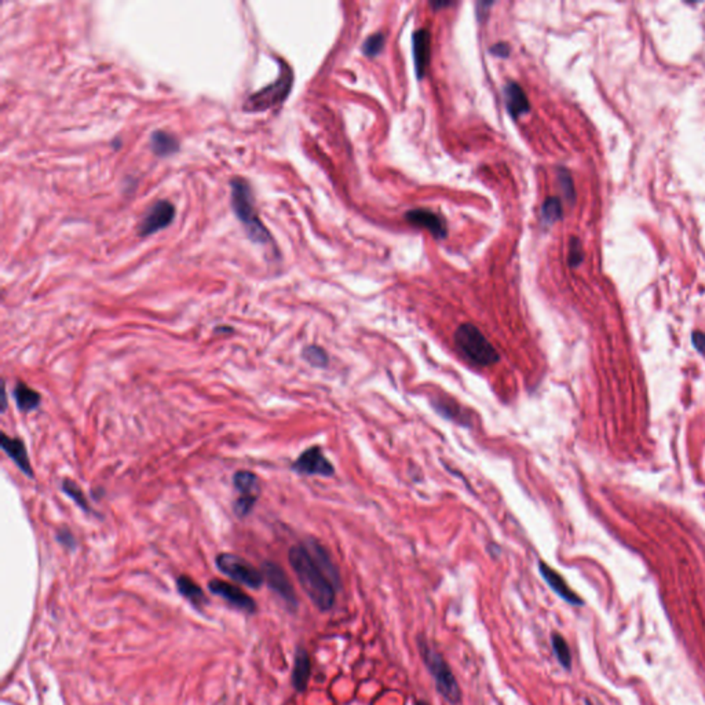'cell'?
I'll return each mask as SVG.
<instances>
[{"mask_svg":"<svg viewBox=\"0 0 705 705\" xmlns=\"http://www.w3.org/2000/svg\"><path fill=\"white\" fill-rule=\"evenodd\" d=\"M288 561L310 601L320 611H329L341 587V576L328 551L310 539L290 550Z\"/></svg>","mask_w":705,"mask_h":705,"instance_id":"obj_1","label":"cell"},{"mask_svg":"<svg viewBox=\"0 0 705 705\" xmlns=\"http://www.w3.org/2000/svg\"><path fill=\"white\" fill-rule=\"evenodd\" d=\"M232 186V207L236 217L240 220L241 225L245 229L248 237L258 244H266L271 240L269 230L266 229L262 220L259 218L255 206L254 197L250 185L241 179L234 178L230 182Z\"/></svg>","mask_w":705,"mask_h":705,"instance_id":"obj_2","label":"cell"},{"mask_svg":"<svg viewBox=\"0 0 705 705\" xmlns=\"http://www.w3.org/2000/svg\"><path fill=\"white\" fill-rule=\"evenodd\" d=\"M418 649L423 659L425 665L427 667L430 675L433 676L437 690L441 696L452 705L460 704L462 702V690L460 686L449 668L448 662L442 657L440 652L434 649L426 638H418Z\"/></svg>","mask_w":705,"mask_h":705,"instance_id":"obj_3","label":"cell"},{"mask_svg":"<svg viewBox=\"0 0 705 705\" xmlns=\"http://www.w3.org/2000/svg\"><path fill=\"white\" fill-rule=\"evenodd\" d=\"M455 343L459 352L477 366H490L499 362V352L484 334L473 324H462L455 332Z\"/></svg>","mask_w":705,"mask_h":705,"instance_id":"obj_4","label":"cell"},{"mask_svg":"<svg viewBox=\"0 0 705 705\" xmlns=\"http://www.w3.org/2000/svg\"><path fill=\"white\" fill-rule=\"evenodd\" d=\"M292 80H294L292 72H291L290 66L284 64L281 66V72H280L278 79L274 83H271L262 90L257 91L255 94L250 95L245 105H244V109L247 112H262V111L273 108L274 105L283 102L287 98V95L290 94Z\"/></svg>","mask_w":705,"mask_h":705,"instance_id":"obj_5","label":"cell"},{"mask_svg":"<svg viewBox=\"0 0 705 705\" xmlns=\"http://www.w3.org/2000/svg\"><path fill=\"white\" fill-rule=\"evenodd\" d=\"M215 562L220 572L240 584H244L250 588H261L264 584L262 572L238 555L222 553L217 557Z\"/></svg>","mask_w":705,"mask_h":705,"instance_id":"obj_6","label":"cell"},{"mask_svg":"<svg viewBox=\"0 0 705 705\" xmlns=\"http://www.w3.org/2000/svg\"><path fill=\"white\" fill-rule=\"evenodd\" d=\"M261 572L264 574V581L267 583V585L287 604L288 608L295 611L298 608V598L284 569L277 564L267 561L264 562Z\"/></svg>","mask_w":705,"mask_h":705,"instance_id":"obj_7","label":"cell"},{"mask_svg":"<svg viewBox=\"0 0 705 705\" xmlns=\"http://www.w3.org/2000/svg\"><path fill=\"white\" fill-rule=\"evenodd\" d=\"M292 469L305 476H321L332 477L335 474L334 464L327 459L320 446H311L306 449L292 464Z\"/></svg>","mask_w":705,"mask_h":705,"instance_id":"obj_8","label":"cell"},{"mask_svg":"<svg viewBox=\"0 0 705 705\" xmlns=\"http://www.w3.org/2000/svg\"><path fill=\"white\" fill-rule=\"evenodd\" d=\"M208 588L213 594L223 598L229 605L241 612H245L248 615L257 612V602L234 584L222 580H211L208 583Z\"/></svg>","mask_w":705,"mask_h":705,"instance_id":"obj_9","label":"cell"},{"mask_svg":"<svg viewBox=\"0 0 705 705\" xmlns=\"http://www.w3.org/2000/svg\"><path fill=\"white\" fill-rule=\"evenodd\" d=\"M174 217H176V207L173 206V203L167 200L157 201L139 223L138 233L139 236L143 237L150 236L159 232L160 229L167 227L173 222Z\"/></svg>","mask_w":705,"mask_h":705,"instance_id":"obj_10","label":"cell"},{"mask_svg":"<svg viewBox=\"0 0 705 705\" xmlns=\"http://www.w3.org/2000/svg\"><path fill=\"white\" fill-rule=\"evenodd\" d=\"M405 220H408L411 225L425 227L437 240H443L448 236L446 223L443 222L439 214H436L430 210H423V208L411 210L405 214Z\"/></svg>","mask_w":705,"mask_h":705,"instance_id":"obj_11","label":"cell"},{"mask_svg":"<svg viewBox=\"0 0 705 705\" xmlns=\"http://www.w3.org/2000/svg\"><path fill=\"white\" fill-rule=\"evenodd\" d=\"M539 571L541 573L543 578L546 580V583L550 585V588L558 597H561L564 601H567L573 606H581L584 604L583 599L573 590H571V587L567 584L564 577L560 573L555 572L553 568H550L546 562L539 564Z\"/></svg>","mask_w":705,"mask_h":705,"instance_id":"obj_12","label":"cell"},{"mask_svg":"<svg viewBox=\"0 0 705 705\" xmlns=\"http://www.w3.org/2000/svg\"><path fill=\"white\" fill-rule=\"evenodd\" d=\"M412 48H413V61H415V69L418 79H423L427 66L430 64V54H432V38L430 32L427 29H418L413 34L412 38Z\"/></svg>","mask_w":705,"mask_h":705,"instance_id":"obj_13","label":"cell"},{"mask_svg":"<svg viewBox=\"0 0 705 705\" xmlns=\"http://www.w3.org/2000/svg\"><path fill=\"white\" fill-rule=\"evenodd\" d=\"M0 446L27 477L34 478V470H32V466H31V462L28 457L27 448L22 441L18 440V439H10L7 434L1 433Z\"/></svg>","mask_w":705,"mask_h":705,"instance_id":"obj_14","label":"cell"},{"mask_svg":"<svg viewBox=\"0 0 705 705\" xmlns=\"http://www.w3.org/2000/svg\"><path fill=\"white\" fill-rule=\"evenodd\" d=\"M504 98H506V106L510 112V115L517 119L524 113H528L530 109L528 97L517 82H507L504 86Z\"/></svg>","mask_w":705,"mask_h":705,"instance_id":"obj_15","label":"cell"},{"mask_svg":"<svg viewBox=\"0 0 705 705\" xmlns=\"http://www.w3.org/2000/svg\"><path fill=\"white\" fill-rule=\"evenodd\" d=\"M311 664L308 652L304 648H298L295 653V662L292 669V685L297 692H305L308 688Z\"/></svg>","mask_w":705,"mask_h":705,"instance_id":"obj_16","label":"cell"},{"mask_svg":"<svg viewBox=\"0 0 705 705\" xmlns=\"http://www.w3.org/2000/svg\"><path fill=\"white\" fill-rule=\"evenodd\" d=\"M176 588L179 591V594L186 598L193 606L196 608H203L204 605L208 604V599L204 594V591L201 590L200 585H197L189 576H179L176 578Z\"/></svg>","mask_w":705,"mask_h":705,"instance_id":"obj_17","label":"cell"},{"mask_svg":"<svg viewBox=\"0 0 705 705\" xmlns=\"http://www.w3.org/2000/svg\"><path fill=\"white\" fill-rule=\"evenodd\" d=\"M13 396L15 399L17 408L22 413H29V412L35 411L41 405V401H42V396L36 390L31 389L24 382H18L15 385V387L13 390Z\"/></svg>","mask_w":705,"mask_h":705,"instance_id":"obj_18","label":"cell"},{"mask_svg":"<svg viewBox=\"0 0 705 705\" xmlns=\"http://www.w3.org/2000/svg\"><path fill=\"white\" fill-rule=\"evenodd\" d=\"M233 484L234 487L240 492L241 496H250V497H258L261 493V484L259 478L257 474L251 471H237L233 476Z\"/></svg>","mask_w":705,"mask_h":705,"instance_id":"obj_19","label":"cell"},{"mask_svg":"<svg viewBox=\"0 0 705 705\" xmlns=\"http://www.w3.org/2000/svg\"><path fill=\"white\" fill-rule=\"evenodd\" d=\"M150 148L155 155L164 157L176 153L179 148L174 135L164 131H156L150 136Z\"/></svg>","mask_w":705,"mask_h":705,"instance_id":"obj_20","label":"cell"},{"mask_svg":"<svg viewBox=\"0 0 705 705\" xmlns=\"http://www.w3.org/2000/svg\"><path fill=\"white\" fill-rule=\"evenodd\" d=\"M551 643H553L554 653H555L557 659L560 661V664L565 669H571V667H572V655H571V650H569V646H568L565 638L562 635L554 632L553 636H551Z\"/></svg>","mask_w":705,"mask_h":705,"instance_id":"obj_21","label":"cell"},{"mask_svg":"<svg viewBox=\"0 0 705 705\" xmlns=\"http://www.w3.org/2000/svg\"><path fill=\"white\" fill-rule=\"evenodd\" d=\"M62 492L66 496H69L85 513L90 514L92 511L91 507H90V503H88V500L86 499L85 493H83V490L80 489L79 485L73 483L72 480H69V478L64 480V483H62Z\"/></svg>","mask_w":705,"mask_h":705,"instance_id":"obj_22","label":"cell"},{"mask_svg":"<svg viewBox=\"0 0 705 705\" xmlns=\"http://www.w3.org/2000/svg\"><path fill=\"white\" fill-rule=\"evenodd\" d=\"M541 218L547 225H553L562 218V204L558 197H548L543 203Z\"/></svg>","mask_w":705,"mask_h":705,"instance_id":"obj_23","label":"cell"},{"mask_svg":"<svg viewBox=\"0 0 705 705\" xmlns=\"http://www.w3.org/2000/svg\"><path fill=\"white\" fill-rule=\"evenodd\" d=\"M304 359L315 368H325L328 365V354L320 346H306L302 352Z\"/></svg>","mask_w":705,"mask_h":705,"instance_id":"obj_24","label":"cell"},{"mask_svg":"<svg viewBox=\"0 0 705 705\" xmlns=\"http://www.w3.org/2000/svg\"><path fill=\"white\" fill-rule=\"evenodd\" d=\"M385 35L378 32L372 36H369L364 44H362V51L366 57H376L382 50H383V45H385Z\"/></svg>","mask_w":705,"mask_h":705,"instance_id":"obj_25","label":"cell"},{"mask_svg":"<svg viewBox=\"0 0 705 705\" xmlns=\"http://www.w3.org/2000/svg\"><path fill=\"white\" fill-rule=\"evenodd\" d=\"M257 499H258V497L240 496V497L236 500L234 506H233V510H234L236 515H237L238 518H244V517H247V515L252 511V508H254V506H255V503H257Z\"/></svg>","mask_w":705,"mask_h":705,"instance_id":"obj_26","label":"cell"},{"mask_svg":"<svg viewBox=\"0 0 705 705\" xmlns=\"http://www.w3.org/2000/svg\"><path fill=\"white\" fill-rule=\"evenodd\" d=\"M558 179H560V185H561V189L565 194V197L568 200H574V189H573V182L572 178L569 176V173L564 169H560L558 170Z\"/></svg>","mask_w":705,"mask_h":705,"instance_id":"obj_27","label":"cell"},{"mask_svg":"<svg viewBox=\"0 0 705 705\" xmlns=\"http://www.w3.org/2000/svg\"><path fill=\"white\" fill-rule=\"evenodd\" d=\"M57 540L61 546H64L68 550H75V547H76V540H75L72 532L68 528H61L57 530Z\"/></svg>","mask_w":705,"mask_h":705,"instance_id":"obj_28","label":"cell"},{"mask_svg":"<svg viewBox=\"0 0 705 705\" xmlns=\"http://www.w3.org/2000/svg\"><path fill=\"white\" fill-rule=\"evenodd\" d=\"M583 261V250H581V244L577 238H572L571 240V245H569V264L571 266H578L581 264Z\"/></svg>","mask_w":705,"mask_h":705,"instance_id":"obj_29","label":"cell"},{"mask_svg":"<svg viewBox=\"0 0 705 705\" xmlns=\"http://www.w3.org/2000/svg\"><path fill=\"white\" fill-rule=\"evenodd\" d=\"M490 51L496 55V57H508L510 54V45L507 43H496L492 48Z\"/></svg>","mask_w":705,"mask_h":705,"instance_id":"obj_30","label":"cell"},{"mask_svg":"<svg viewBox=\"0 0 705 705\" xmlns=\"http://www.w3.org/2000/svg\"><path fill=\"white\" fill-rule=\"evenodd\" d=\"M693 342L696 343V346L699 349H703L705 346V335H703V334H696L695 338H693Z\"/></svg>","mask_w":705,"mask_h":705,"instance_id":"obj_31","label":"cell"},{"mask_svg":"<svg viewBox=\"0 0 705 705\" xmlns=\"http://www.w3.org/2000/svg\"><path fill=\"white\" fill-rule=\"evenodd\" d=\"M7 408V399H6V387L3 386L1 389V412H4Z\"/></svg>","mask_w":705,"mask_h":705,"instance_id":"obj_32","label":"cell"},{"mask_svg":"<svg viewBox=\"0 0 705 705\" xmlns=\"http://www.w3.org/2000/svg\"><path fill=\"white\" fill-rule=\"evenodd\" d=\"M449 4H452V3H448V1H442V3H439V1H437V3H432V6H433L434 8H439V7H446V6H449Z\"/></svg>","mask_w":705,"mask_h":705,"instance_id":"obj_33","label":"cell"},{"mask_svg":"<svg viewBox=\"0 0 705 705\" xmlns=\"http://www.w3.org/2000/svg\"><path fill=\"white\" fill-rule=\"evenodd\" d=\"M416 705H430V704H429L427 702H425V700H419V702L416 703Z\"/></svg>","mask_w":705,"mask_h":705,"instance_id":"obj_34","label":"cell"}]
</instances>
